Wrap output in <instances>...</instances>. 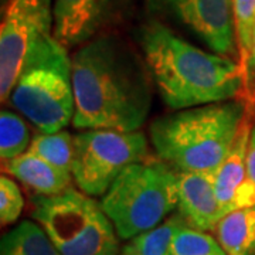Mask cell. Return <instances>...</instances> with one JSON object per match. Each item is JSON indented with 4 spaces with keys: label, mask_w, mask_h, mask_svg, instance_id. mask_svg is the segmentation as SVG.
I'll return each mask as SVG.
<instances>
[{
    "label": "cell",
    "mask_w": 255,
    "mask_h": 255,
    "mask_svg": "<svg viewBox=\"0 0 255 255\" xmlns=\"http://www.w3.org/2000/svg\"><path fill=\"white\" fill-rule=\"evenodd\" d=\"M74 118L77 129L137 130L152 105L146 64L124 43L97 37L73 55Z\"/></svg>",
    "instance_id": "obj_1"
},
{
    "label": "cell",
    "mask_w": 255,
    "mask_h": 255,
    "mask_svg": "<svg viewBox=\"0 0 255 255\" xmlns=\"http://www.w3.org/2000/svg\"><path fill=\"white\" fill-rule=\"evenodd\" d=\"M139 46L152 81L173 110L230 101L244 90L240 61L193 46L157 20L142 26Z\"/></svg>",
    "instance_id": "obj_2"
},
{
    "label": "cell",
    "mask_w": 255,
    "mask_h": 255,
    "mask_svg": "<svg viewBox=\"0 0 255 255\" xmlns=\"http://www.w3.org/2000/svg\"><path fill=\"white\" fill-rule=\"evenodd\" d=\"M243 101H224L180 110L150 125L160 160L177 172L216 173L247 117Z\"/></svg>",
    "instance_id": "obj_3"
},
{
    "label": "cell",
    "mask_w": 255,
    "mask_h": 255,
    "mask_svg": "<svg viewBox=\"0 0 255 255\" xmlns=\"http://www.w3.org/2000/svg\"><path fill=\"white\" fill-rule=\"evenodd\" d=\"M9 101L41 132L63 130L73 121V60L54 34L31 48Z\"/></svg>",
    "instance_id": "obj_4"
},
{
    "label": "cell",
    "mask_w": 255,
    "mask_h": 255,
    "mask_svg": "<svg viewBox=\"0 0 255 255\" xmlns=\"http://www.w3.org/2000/svg\"><path fill=\"white\" fill-rule=\"evenodd\" d=\"M179 172L163 160L128 166L102 196L101 207L122 240L157 227L177 207Z\"/></svg>",
    "instance_id": "obj_5"
},
{
    "label": "cell",
    "mask_w": 255,
    "mask_h": 255,
    "mask_svg": "<svg viewBox=\"0 0 255 255\" xmlns=\"http://www.w3.org/2000/svg\"><path fill=\"white\" fill-rule=\"evenodd\" d=\"M33 219L61 255H118V233L101 204L81 190L67 189L33 199Z\"/></svg>",
    "instance_id": "obj_6"
},
{
    "label": "cell",
    "mask_w": 255,
    "mask_h": 255,
    "mask_svg": "<svg viewBox=\"0 0 255 255\" xmlns=\"http://www.w3.org/2000/svg\"><path fill=\"white\" fill-rule=\"evenodd\" d=\"M146 159L149 146L142 132L87 129L74 136L71 173L82 193L98 197L128 166Z\"/></svg>",
    "instance_id": "obj_7"
},
{
    "label": "cell",
    "mask_w": 255,
    "mask_h": 255,
    "mask_svg": "<svg viewBox=\"0 0 255 255\" xmlns=\"http://www.w3.org/2000/svg\"><path fill=\"white\" fill-rule=\"evenodd\" d=\"M53 0H9L0 26V97L9 101L24 61L38 41L53 36Z\"/></svg>",
    "instance_id": "obj_8"
},
{
    "label": "cell",
    "mask_w": 255,
    "mask_h": 255,
    "mask_svg": "<svg viewBox=\"0 0 255 255\" xmlns=\"http://www.w3.org/2000/svg\"><path fill=\"white\" fill-rule=\"evenodd\" d=\"M156 4L214 53L238 55L234 0H156Z\"/></svg>",
    "instance_id": "obj_9"
},
{
    "label": "cell",
    "mask_w": 255,
    "mask_h": 255,
    "mask_svg": "<svg viewBox=\"0 0 255 255\" xmlns=\"http://www.w3.org/2000/svg\"><path fill=\"white\" fill-rule=\"evenodd\" d=\"M118 0H54L55 40L67 50L91 41L108 21Z\"/></svg>",
    "instance_id": "obj_10"
},
{
    "label": "cell",
    "mask_w": 255,
    "mask_h": 255,
    "mask_svg": "<svg viewBox=\"0 0 255 255\" xmlns=\"http://www.w3.org/2000/svg\"><path fill=\"white\" fill-rule=\"evenodd\" d=\"M214 174L179 172V214L187 226L206 233L214 231L224 217L216 194Z\"/></svg>",
    "instance_id": "obj_11"
},
{
    "label": "cell",
    "mask_w": 255,
    "mask_h": 255,
    "mask_svg": "<svg viewBox=\"0 0 255 255\" xmlns=\"http://www.w3.org/2000/svg\"><path fill=\"white\" fill-rule=\"evenodd\" d=\"M250 115L243 121L230 152L214 174V187L224 216L237 210V197L247 182V149L251 133Z\"/></svg>",
    "instance_id": "obj_12"
},
{
    "label": "cell",
    "mask_w": 255,
    "mask_h": 255,
    "mask_svg": "<svg viewBox=\"0 0 255 255\" xmlns=\"http://www.w3.org/2000/svg\"><path fill=\"white\" fill-rule=\"evenodd\" d=\"M6 173L38 196H54L70 189L73 174L60 170L44 159L26 152L3 163Z\"/></svg>",
    "instance_id": "obj_13"
},
{
    "label": "cell",
    "mask_w": 255,
    "mask_h": 255,
    "mask_svg": "<svg viewBox=\"0 0 255 255\" xmlns=\"http://www.w3.org/2000/svg\"><path fill=\"white\" fill-rule=\"evenodd\" d=\"M214 233L227 255H255V204L226 214Z\"/></svg>",
    "instance_id": "obj_14"
},
{
    "label": "cell",
    "mask_w": 255,
    "mask_h": 255,
    "mask_svg": "<svg viewBox=\"0 0 255 255\" xmlns=\"http://www.w3.org/2000/svg\"><path fill=\"white\" fill-rule=\"evenodd\" d=\"M0 255L61 254L38 223L26 220L1 238Z\"/></svg>",
    "instance_id": "obj_15"
},
{
    "label": "cell",
    "mask_w": 255,
    "mask_h": 255,
    "mask_svg": "<svg viewBox=\"0 0 255 255\" xmlns=\"http://www.w3.org/2000/svg\"><path fill=\"white\" fill-rule=\"evenodd\" d=\"M186 224L180 214H174L157 227L130 238L119 255H172L174 234Z\"/></svg>",
    "instance_id": "obj_16"
},
{
    "label": "cell",
    "mask_w": 255,
    "mask_h": 255,
    "mask_svg": "<svg viewBox=\"0 0 255 255\" xmlns=\"http://www.w3.org/2000/svg\"><path fill=\"white\" fill-rule=\"evenodd\" d=\"M27 152L44 159L63 172L71 173L73 170L74 136L65 130L37 133L30 140Z\"/></svg>",
    "instance_id": "obj_17"
},
{
    "label": "cell",
    "mask_w": 255,
    "mask_h": 255,
    "mask_svg": "<svg viewBox=\"0 0 255 255\" xmlns=\"http://www.w3.org/2000/svg\"><path fill=\"white\" fill-rule=\"evenodd\" d=\"M30 146V132L26 122L11 111L0 114V156L1 163L26 153Z\"/></svg>",
    "instance_id": "obj_18"
},
{
    "label": "cell",
    "mask_w": 255,
    "mask_h": 255,
    "mask_svg": "<svg viewBox=\"0 0 255 255\" xmlns=\"http://www.w3.org/2000/svg\"><path fill=\"white\" fill-rule=\"evenodd\" d=\"M172 255H227V253L217 238L211 237L206 231L183 226L174 234Z\"/></svg>",
    "instance_id": "obj_19"
},
{
    "label": "cell",
    "mask_w": 255,
    "mask_h": 255,
    "mask_svg": "<svg viewBox=\"0 0 255 255\" xmlns=\"http://www.w3.org/2000/svg\"><path fill=\"white\" fill-rule=\"evenodd\" d=\"M234 23L237 37L238 61L244 71L254 43L255 0H234Z\"/></svg>",
    "instance_id": "obj_20"
},
{
    "label": "cell",
    "mask_w": 255,
    "mask_h": 255,
    "mask_svg": "<svg viewBox=\"0 0 255 255\" xmlns=\"http://www.w3.org/2000/svg\"><path fill=\"white\" fill-rule=\"evenodd\" d=\"M24 207L21 190L9 176L0 177V221L3 226L16 223Z\"/></svg>",
    "instance_id": "obj_21"
},
{
    "label": "cell",
    "mask_w": 255,
    "mask_h": 255,
    "mask_svg": "<svg viewBox=\"0 0 255 255\" xmlns=\"http://www.w3.org/2000/svg\"><path fill=\"white\" fill-rule=\"evenodd\" d=\"M244 91L247 92V98L250 100L253 108H255V33L251 54L244 68Z\"/></svg>",
    "instance_id": "obj_22"
},
{
    "label": "cell",
    "mask_w": 255,
    "mask_h": 255,
    "mask_svg": "<svg viewBox=\"0 0 255 255\" xmlns=\"http://www.w3.org/2000/svg\"><path fill=\"white\" fill-rule=\"evenodd\" d=\"M247 179L255 186V125L251 128L247 149Z\"/></svg>",
    "instance_id": "obj_23"
}]
</instances>
